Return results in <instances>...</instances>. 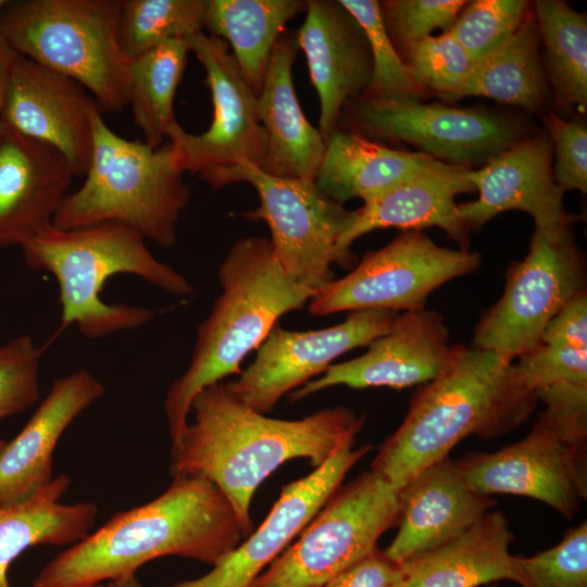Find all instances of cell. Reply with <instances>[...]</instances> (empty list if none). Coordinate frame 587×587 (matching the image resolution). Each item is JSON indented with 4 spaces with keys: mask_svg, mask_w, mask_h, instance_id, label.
Segmentation results:
<instances>
[{
    "mask_svg": "<svg viewBox=\"0 0 587 587\" xmlns=\"http://www.w3.org/2000/svg\"><path fill=\"white\" fill-rule=\"evenodd\" d=\"M398 533L384 550L398 565L462 535L497 501L475 491L449 455L399 488Z\"/></svg>",
    "mask_w": 587,
    "mask_h": 587,
    "instance_id": "obj_21",
    "label": "cell"
},
{
    "mask_svg": "<svg viewBox=\"0 0 587 587\" xmlns=\"http://www.w3.org/2000/svg\"><path fill=\"white\" fill-rule=\"evenodd\" d=\"M390 587H409L404 579L401 577L396 583H394Z\"/></svg>",
    "mask_w": 587,
    "mask_h": 587,
    "instance_id": "obj_46",
    "label": "cell"
},
{
    "mask_svg": "<svg viewBox=\"0 0 587 587\" xmlns=\"http://www.w3.org/2000/svg\"><path fill=\"white\" fill-rule=\"evenodd\" d=\"M585 284L584 260L570 229H535L528 253L510 267L501 297L476 325L472 347L513 362L540 342L550 321Z\"/></svg>",
    "mask_w": 587,
    "mask_h": 587,
    "instance_id": "obj_10",
    "label": "cell"
},
{
    "mask_svg": "<svg viewBox=\"0 0 587 587\" xmlns=\"http://www.w3.org/2000/svg\"><path fill=\"white\" fill-rule=\"evenodd\" d=\"M122 0H17L0 12L15 50L91 93L101 112L128 105L130 61L117 27Z\"/></svg>",
    "mask_w": 587,
    "mask_h": 587,
    "instance_id": "obj_7",
    "label": "cell"
},
{
    "mask_svg": "<svg viewBox=\"0 0 587 587\" xmlns=\"http://www.w3.org/2000/svg\"><path fill=\"white\" fill-rule=\"evenodd\" d=\"M515 366L525 386L536 391L555 384L587 385V347L567 342H539L519 358Z\"/></svg>",
    "mask_w": 587,
    "mask_h": 587,
    "instance_id": "obj_40",
    "label": "cell"
},
{
    "mask_svg": "<svg viewBox=\"0 0 587 587\" xmlns=\"http://www.w3.org/2000/svg\"><path fill=\"white\" fill-rule=\"evenodd\" d=\"M360 25L366 37L373 62L371 83L364 97L377 99H415L422 89L409 71L387 32L379 1L338 0Z\"/></svg>",
    "mask_w": 587,
    "mask_h": 587,
    "instance_id": "obj_34",
    "label": "cell"
},
{
    "mask_svg": "<svg viewBox=\"0 0 587 587\" xmlns=\"http://www.w3.org/2000/svg\"><path fill=\"white\" fill-rule=\"evenodd\" d=\"M397 314L383 309L352 311L339 324L304 332L276 325L253 362L225 385L242 403L265 414L283 396L323 374L338 357L384 335Z\"/></svg>",
    "mask_w": 587,
    "mask_h": 587,
    "instance_id": "obj_15",
    "label": "cell"
},
{
    "mask_svg": "<svg viewBox=\"0 0 587 587\" xmlns=\"http://www.w3.org/2000/svg\"><path fill=\"white\" fill-rule=\"evenodd\" d=\"M540 342H567L587 347L586 290L571 300L550 321Z\"/></svg>",
    "mask_w": 587,
    "mask_h": 587,
    "instance_id": "obj_43",
    "label": "cell"
},
{
    "mask_svg": "<svg viewBox=\"0 0 587 587\" xmlns=\"http://www.w3.org/2000/svg\"><path fill=\"white\" fill-rule=\"evenodd\" d=\"M399 515V488L366 471L339 487L252 587H322L374 552Z\"/></svg>",
    "mask_w": 587,
    "mask_h": 587,
    "instance_id": "obj_9",
    "label": "cell"
},
{
    "mask_svg": "<svg viewBox=\"0 0 587 587\" xmlns=\"http://www.w3.org/2000/svg\"><path fill=\"white\" fill-rule=\"evenodd\" d=\"M537 402L515 363L494 351L453 345L440 373L412 396L371 471L400 488L464 438L499 437L521 426Z\"/></svg>",
    "mask_w": 587,
    "mask_h": 587,
    "instance_id": "obj_3",
    "label": "cell"
},
{
    "mask_svg": "<svg viewBox=\"0 0 587 587\" xmlns=\"http://www.w3.org/2000/svg\"><path fill=\"white\" fill-rule=\"evenodd\" d=\"M3 129H4V124H3V122L0 120V136H1V134H2V132H3Z\"/></svg>",
    "mask_w": 587,
    "mask_h": 587,
    "instance_id": "obj_49",
    "label": "cell"
},
{
    "mask_svg": "<svg viewBox=\"0 0 587 587\" xmlns=\"http://www.w3.org/2000/svg\"><path fill=\"white\" fill-rule=\"evenodd\" d=\"M413 82L422 89L455 100L474 64L473 59L449 33L427 36L401 54Z\"/></svg>",
    "mask_w": 587,
    "mask_h": 587,
    "instance_id": "obj_35",
    "label": "cell"
},
{
    "mask_svg": "<svg viewBox=\"0 0 587 587\" xmlns=\"http://www.w3.org/2000/svg\"><path fill=\"white\" fill-rule=\"evenodd\" d=\"M342 447L310 474L283 487L279 498L260 527L207 574L171 587H252L257 578L301 533L339 489L351 467L370 446Z\"/></svg>",
    "mask_w": 587,
    "mask_h": 587,
    "instance_id": "obj_16",
    "label": "cell"
},
{
    "mask_svg": "<svg viewBox=\"0 0 587 587\" xmlns=\"http://www.w3.org/2000/svg\"><path fill=\"white\" fill-rule=\"evenodd\" d=\"M401 577V566L377 548L322 587H390Z\"/></svg>",
    "mask_w": 587,
    "mask_h": 587,
    "instance_id": "obj_42",
    "label": "cell"
},
{
    "mask_svg": "<svg viewBox=\"0 0 587 587\" xmlns=\"http://www.w3.org/2000/svg\"><path fill=\"white\" fill-rule=\"evenodd\" d=\"M190 52L187 39H173L130 61L128 105L145 142L159 148L178 122L174 98Z\"/></svg>",
    "mask_w": 587,
    "mask_h": 587,
    "instance_id": "obj_31",
    "label": "cell"
},
{
    "mask_svg": "<svg viewBox=\"0 0 587 587\" xmlns=\"http://www.w3.org/2000/svg\"><path fill=\"white\" fill-rule=\"evenodd\" d=\"M480 263L477 252L442 247L421 229H405L380 249L367 251L347 275L317 290L309 312L423 309L435 289L475 272Z\"/></svg>",
    "mask_w": 587,
    "mask_h": 587,
    "instance_id": "obj_11",
    "label": "cell"
},
{
    "mask_svg": "<svg viewBox=\"0 0 587 587\" xmlns=\"http://www.w3.org/2000/svg\"><path fill=\"white\" fill-rule=\"evenodd\" d=\"M528 1L476 0L467 2L449 33L475 62L505 43L528 16Z\"/></svg>",
    "mask_w": 587,
    "mask_h": 587,
    "instance_id": "obj_36",
    "label": "cell"
},
{
    "mask_svg": "<svg viewBox=\"0 0 587 587\" xmlns=\"http://www.w3.org/2000/svg\"><path fill=\"white\" fill-rule=\"evenodd\" d=\"M40 354L27 335L0 345V420L24 412L38 401Z\"/></svg>",
    "mask_w": 587,
    "mask_h": 587,
    "instance_id": "obj_39",
    "label": "cell"
},
{
    "mask_svg": "<svg viewBox=\"0 0 587 587\" xmlns=\"http://www.w3.org/2000/svg\"><path fill=\"white\" fill-rule=\"evenodd\" d=\"M205 71L213 115L208 129L190 134L178 123L167 135L182 171H205L250 163L260 166L267 150L266 134L259 121L258 95L243 77L223 39L197 33L187 38Z\"/></svg>",
    "mask_w": 587,
    "mask_h": 587,
    "instance_id": "obj_14",
    "label": "cell"
},
{
    "mask_svg": "<svg viewBox=\"0 0 587 587\" xmlns=\"http://www.w3.org/2000/svg\"><path fill=\"white\" fill-rule=\"evenodd\" d=\"M5 444H7L5 440L0 439V454H1V452H2V450H3V448H4V446H5Z\"/></svg>",
    "mask_w": 587,
    "mask_h": 587,
    "instance_id": "obj_48",
    "label": "cell"
},
{
    "mask_svg": "<svg viewBox=\"0 0 587 587\" xmlns=\"http://www.w3.org/2000/svg\"><path fill=\"white\" fill-rule=\"evenodd\" d=\"M305 11V0H207L204 28L226 41L258 95L274 46L286 24Z\"/></svg>",
    "mask_w": 587,
    "mask_h": 587,
    "instance_id": "obj_29",
    "label": "cell"
},
{
    "mask_svg": "<svg viewBox=\"0 0 587 587\" xmlns=\"http://www.w3.org/2000/svg\"><path fill=\"white\" fill-rule=\"evenodd\" d=\"M304 13L295 36L319 96L317 129L326 143L344 105L366 91L373 62L364 32L338 1L305 0Z\"/></svg>",
    "mask_w": 587,
    "mask_h": 587,
    "instance_id": "obj_20",
    "label": "cell"
},
{
    "mask_svg": "<svg viewBox=\"0 0 587 587\" xmlns=\"http://www.w3.org/2000/svg\"><path fill=\"white\" fill-rule=\"evenodd\" d=\"M217 277L222 291L198 326L190 363L171 383L164 398L172 445L187 426L196 395L229 375H239L241 362L258 350L278 319L302 309L315 294L285 275L266 237L236 240Z\"/></svg>",
    "mask_w": 587,
    "mask_h": 587,
    "instance_id": "obj_4",
    "label": "cell"
},
{
    "mask_svg": "<svg viewBox=\"0 0 587 587\" xmlns=\"http://www.w3.org/2000/svg\"><path fill=\"white\" fill-rule=\"evenodd\" d=\"M520 587H587V522L570 528L559 544L516 557Z\"/></svg>",
    "mask_w": 587,
    "mask_h": 587,
    "instance_id": "obj_37",
    "label": "cell"
},
{
    "mask_svg": "<svg viewBox=\"0 0 587 587\" xmlns=\"http://www.w3.org/2000/svg\"><path fill=\"white\" fill-rule=\"evenodd\" d=\"M469 170L448 165L363 201L364 204L355 210L354 222L336 243L335 263L349 266L353 260L351 245L367 233L387 227L422 230L436 226L457 241L460 249H469V232L459 218L455 202L458 195L475 191Z\"/></svg>",
    "mask_w": 587,
    "mask_h": 587,
    "instance_id": "obj_24",
    "label": "cell"
},
{
    "mask_svg": "<svg viewBox=\"0 0 587 587\" xmlns=\"http://www.w3.org/2000/svg\"><path fill=\"white\" fill-rule=\"evenodd\" d=\"M448 165L423 152L388 148L338 127L326 142L314 182L322 192L342 204L353 198L365 201Z\"/></svg>",
    "mask_w": 587,
    "mask_h": 587,
    "instance_id": "obj_27",
    "label": "cell"
},
{
    "mask_svg": "<svg viewBox=\"0 0 587 587\" xmlns=\"http://www.w3.org/2000/svg\"><path fill=\"white\" fill-rule=\"evenodd\" d=\"M95 99L74 79L20 55L0 120L58 151L84 176L92 151Z\"/></svg>",
    "mask_w": 587,
    "mask_h": 587,
    "instance_id": "obj_18",
    "label": "cell"
},
{
    "mask_svg": "<svg viewBox=\"0 0 587 587\" xmlns=\"http://www.w3.org/2000/svg\"><path fill=\"white\" fill-rule=\"evenodd\" d=\"M540 38L528 15L502 46L476 60L455 100L479 96L539 111L548 96V78L539 57Z\"/></svg>",
    "mask_w": 587,
    "mask_h": 587,
    "instance_id": "obj_30",
    "label": "cell"
},
{
    "mask_svg": "<svg viewBox=\"0 0 587 587\" xmlns=\"http://www.w3.org/2000/svg\"><path fill=\"white\" fill-rule=\"evenodd\" d=\"M74 177L58 151L4 124L0 136V247H22L51 225Z\"/></svg>",
    "mask_w": 587,
    "mask_h": 587,
    "instance_id": "obj_22",
    "label": "cell"
},
{
    "mask_svg": "<svg viewBox=\"0 0 587 587\" xmlns=\"http://www.w3.org/2000/svg\"><path fill=\"white\" fill-rule=\"evenodd\" d=\"M246 537L223 491L199 476L174 477L153 500L118 512L97 530L58 553L32 587H92L135 575L167 555L214 566Z\"/></svg>",
    "mask_w": 587,
    "mask_h": 587,
    "instance_id": "obj_2",
    "label": "cell"
},
{
    "mask_svg": "<svg viewBox=\"0 0 587 587\" xmlns=\"http://www.w3.org/2000/svg\"><path fill=\"white\" fill-rule=\"evenodd\" d=\"M20 53L0 32V114L4 104L11 76Z\"/></svg>",
    "mask_w": 587,
    "mask_h": 587,
    "instance_id": "obj_44",
    "label": "cell"
},
{
    "mask_svg": "<svg viewBox=\"0 0 587 587\" xmlns=\"http://www.w3.org/2000/svg\"><path fill=\"white\" fill-rule=\"evenodd\" d=\"M552 150L551 139L546 135L523 138L490 158L482 168L469 170V179L478 198L458 203V215L466 230H477L509 210L530 215L536 230L550 234L567 230L564 190L554 179Z\"/></svg>",
    "mask_w": 587,
    "mask_h": 587,
    "instance_id": "obj_19",
    "label": "cell"
},
{
    "mask_svg": "<svg viewBox=\"0 0 587 587\" xmlns=\"http://www.w3.org/2000/svg\"><path fill=\"white\" fill-rule=\"evenodd\" d=\"M444 317L426 308L397 314L389 329L354 359L329 365L320 377L291 391V402L333 386L402 389L434 379L447 363L452 345Z\"/></svg>",
    "mask_w": 587,
    "mask_h": 587,
    "instance_id": "obj_17",
    "label": "cell"
},
{
    "mask_svg": "<svg viewBox=\"0 0 587 587\" xmlns=\"http://www.w3.org/2000/svg\"><path fill=\"white\" fill-rule=\"evenodd\" d=\"M514 535L501 510H489L455 539L401 564L409 587H482L519 583Z\"/></svg>",
    "mask_w": 587,
    "mask_h": 587,
    "instance_id": "obj_26",
    "label": "cell"
},
{
    "mask_svg": "<svg viewBox=\"0 0 587 587\" xmlns=\"http://www.w3.org/2000/svg\"><path fill=\"white\" fill-rule=\"evenodd\" d=\"M105 587H142L136 575L109 580Z\"/></svg>",
    "mask_w": 587,
    "mask_h": 587,
    "instance_id": "obj_45",
    "label": "cell"
},
{
    "mask_svg": "<svg viewBox=\"0 0 587 587\" xmlns=\"http://www.w3.org/2000/svg\"><path fill=\"white\" fill-rule=\"evenodd\" d=\"M555 152L553 175L565 190L587 191V128L577 121H567L550 113L545 117Z\"/></svg>",
    "mask_w": 587,
    "mask_h": 587,
    "instance_id": "obj_41",
    "label": "cell"
},
{
    "mask_svg": "<svg viewBox=\"0 0 587 587\" xmlns=\"http://www.w3.org/2000/svg\"><path fill=\"white\" fill-rule=\"evenodd\" d=\"M180 438L172 445V477L199 476L215 484L235 508L246 537L250 508L262 482L283 463L308 459L321 466L342 447L354 445L365 416L353 409L324 408L299 420L265 416L237 399L224 383L193 398Z\"/></svg>",
    "mask_w": 587,
    "mask_h": 587,
    "instance_id": "obj_1",
    "label": "cell"
},
{
    "mask_svg": "<svg viewBox=\"0 0 587 587\" xmlns=\"http://www.w3.org/2000/svg\"><path fill=\"white\" fill-rule=\"evenodd\" d=\"M21 249L29 268L49 272L55 278L61 327L74 325L87 338L135 329L155 315L147 308L104 302V284L114 275H136L178 297L193 294L185 276L159 261L146 238L122 223L103 222L68 230L51 224Z\"/></svg>",
    "mask_w": 587,
    "mask_h": 587,
    "instance_id": "obj_5",
    "label": "cell"
},
{
    "mask_svg": "<svg viewBox=\"0 0 587 587\" xmlns=\"http://www.w3.org/2000/svg\"><path fill=\"white\" fill-rule=\"evenodd\" d=\"M298 53L295 33L284 32L271 54L258 93L259 121L266 134L263 172L283 178L314 180L326 143L299 104L292 66Z\"/></svg>",
    "mask_w": 587,
    "mask_h": 587,
    "instance_id": "obj_25",
    "label": "cell"
},
{
    "mask_svg": "<svg viewBox=\"0 0 587 587\" xmlns=\"http://www.w3.org/2000/svg\"><path fill=\"white\" fill-rule=\"evenodd\" d=\"M174 145L159 148L128 140L92 114V151L85 180L67 193L52 225L68 230L117 222L139 232L146 240L170 248L176 225L190 200Z\"/></svg>",
    "mask_w": 587,
    "mask_h": 587,
    "instance_id": "obj_6",
    "label": "cell"
},
{
    "mask_svg": "<svg viewBox=\"0 0 587 587\" xmlns=\"http://www.w3.org/2000/svg\"><path fill=\"white\" fill-rule=\"evenodd\" d=\"M92 587H104L102 584H99V585H96V586H92Z\"/></svg>",
    "mask_w": 587,
    "mask_h": 587,
    "instance_id": "obj_51",
    "label": "cell"
},
{
    "mask_svg": "<svg viewBox=\"0 0 587 587\" xmlns=\"http://www.w3.org/2000/svg\"><path fill=\"white\" fill-rule=\"evenodd\" d=\"M70 486V477L61 474L29 500L0 505V587H12L9 567L26 549L75 544L91 532L98 508L91 502L62 503Z\"/></svg>",
    "mask_w": 587,
    "mask_h": 587,
    "instance_id": "obj_28",
    "label": "cell"
},
{
    "mask_svg": "<svg viewBox=\"0 0 587 587\" xmlns=\"http://www.w3.org/2000/svg\"><path fill=\"white\" fill-rule=\"evenodd\" d=\"M482 587H502V586H499V585H496V584H490V585H486V586H482Z\"/></svg>",
    "mask_w": 587,
    "mask_h": 587,
    "instance_id": "obj_50",
    "label": "cell"
},
{
    "mask_svg": "<svg viewBox=\"0 0 587 587\" xmlns=\"http://www.w3.org/2000/svg\"><path fill=\"white\" fill-rule=\"evenodd\" d=\"M341 121L358 132L409 142L436 160L463 167L487 162L524 137L523 127L512 118L415 99L360 96L344 105Z\"/></svg>",
    "mask_w": 587,
    "mask_h": 587,
    "instance_id": "obj_12",
    "label": "cell"
},
{
    "mask_svg": "<svg viewBox=\"0 0 587 587\" xmlns=\"http://www.w3.org/2000/svg\"><path fill=\"white\" fill-rule=\"evenodd\" d=\"M457 464L477 492L533 498L567 519L587 499V440L541 413L521 440L494 452L467 453Z\"/></svg>",
    "mask_w": 587,
    "mask_h": 587,
    "instance_id": "obj_13",
    "label": "cell"
},
{
    "mask_svg": "<svg viewBox=\"0 0 587 587\" xmlns=\"http://www.w3.org/2000/svg\"><path fill=\"white\" fill-rule=\"evenodd\" d=\"M7 3H8V0H0V12L7 5Z\"/></svg>",
    "mask_w": 587,
    "mask_h": 587,
    "instance_id": "obj_47",
    "label": "cell"
},
{
    "mask_svg": "<svg viewBox=\"0 0 587 587\" xmlns=\"http://www.w3.org/2000/svg\"><path fill=\"white\" fill-rule=\"evenodd\" d=\"M207 0H122L117 40L133 61L173 39L203 32Z\"/></svg>",
    "mask_w": 587,
    "mask_h": 587,
    "instance_id": "obj_33",
    "label": "cell"
},
{
    "mask_svg": "<svg viewBox=\"0 0 587 587\" xmlns=\"http://www.w3.org/2000/svg\"><path fill=\"white\" fill-rule=\"evenodd\" d=\"M537 30L546 54L547 78L565 111L587 109V20L560 0L535 2Z\"/></svg>",
    "mask_w": 587,
    "mask_h": 587,
    "instance_id": "obj_32",
    "label": "cell"
},
{
    "mask_svg": "<svg viewBox=\"0 0 587 587\" xmlns=\"http://www.w3.org/2000/svg\"><path fill=\"white\" fill-rule=\"evenodd\" d=\"M105 391L89 371L55 378L22 430L0 454V505H15L34 497L53 477L52 455L70 424Z\"/></svg>",
    "mask_w": 587,
    "mask_h": 587,
    "instance_id": "obj_23",
    "label": "cell"
},
{
    "mask_svg": "<svg viewBox=\"0 0 587 587\" xmlns=\"http://www.w3.org/2000/svg\"><path fill=\"white\" fill-rule=\"evenodd\" d=\"M199 176L213 188L248 183L255 189L259 207L242 216L267 224L275 259L294 284L316 292L335 279V247L354 222L355 211L330 199L314 180L276 177L250 163Z\"/></svg>",
    "mask_w": 587,
    "mask_h": 587,
    "instance_id": "obj_8",
    "label": "cell"
},
{
    "mask_svg": "<svg viewBox=\"0 0 587 587\" xmlns=\"http://www.w3.org/2000/svg\"><path fill=\"white\" fill-rule=\"evenodd\" d=\"M469 1L387 0L379 2L389 37L401 54L408 47L441 28L449 32Z\"/></svg>",
    "mask_w": 587,
    "mask_h": 587,
    "instance_id": "obj_38",
    "label": "cell"
}]
</instances>
